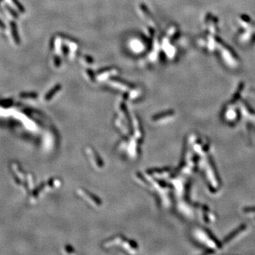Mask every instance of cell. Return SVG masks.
<instances>
[{
    "label": "cell",
    "mask_w": 255,
    "mask_h": 255,
    "mask_svg": "<svg viewBox=\"0 0 255 255\" xmlns=\"http://www.w3.org/2000/svg\"><path fill=\"white\" fill-rule=\"evenodd\" d=\"M110 79L112 81H114V82H118V83L123 84V85H125L126 86H127L128 87H130V88L133 87V86L131 84H129L128 82H126V81H125V80H123L121 78H118V77H111Z\"/></svg>",
    "instance_id": "2"
},
{
    "label": "cell",
    "mask_w": 255,
    "mask_h": 255,
    "mask_svg": "<svg viewBox=\"0 0 255 255\" xmlns=\"http://www.w3.org/2000/svg\"><path fill=\"white\" fill-rule=\"evenodd\" d=\"M60 88H61V86H60V85H56V86H55V87H54V88L53 89H52V91H50V93H48V94H47L46 99H50V98H51L52 96H53V94H55V93H56V92H58V91H59L60 89Z\"/></svg>",
    "instance_id": "3"
},
{
    "label": "cell",
    "mask_w": 255,
    "mask_h": 255,
    "mask_svg": "<svg viewBox=\"0 0 255 255\" xmlns=\"http://www.w3.org/2000/svg\"><path fill=\"white\" fill-rule=\"evenodd\" d=\"M140 7L141 10H142V12H143V14H145V16H146L147 18H148V19L150 21H154V19H153V17L152 16V14H151V13H150V10L148 9V8L146 7V5L144 4H140Z\"/></svg>",
    "instance_id": "1"
},
{
    "label": "cell",
    "mask_w": 255,
    "mask_h": 255,
    "mask_svg": "<svg viewBox=\"0 0 255 255\" xmlns=\"http://www.w3.org/2000/svg\"><path fill=\"white\" fill-rule=\"evenodd\" d=\"M112 69V68H110V67H107L106 68V69H100V70H99L98 71V74H102V73H104V72H109V71H110V70H111Z\"/></svg>",
    "instance_id": "6"
},
{
    "label": "cell",
    "mask_w": 255,
    "mask_h": 255,
    "mask_svg": "<svg viewBox=\"0 0 255 255\" xmlns=\"http://www.w3.org/2000/svg\"><path fill=\"white\" fill-rule=\"evenodd\" d=\"M87 72L89 78L91 79V80L92 81H94L95 80V74H94V72H93L91 69H87Z\"/></svg>",
    "instance_id": "4"
},
{
    "label": "cell",
    "mask_w": 255,
    "mask_h": 255,
    "mask_svg": "<svg viewBox=\"0 0 255 255\" xmlns=\"http://www.w3.org/2000/svg\"><path fill=\"white\" fill-rule=\"evenodd\" d=\"M85 59L87 61V63H89V64H92L93 62H94L92 58H91L90 56H88V55H85Z\"/></svg>",
    "instance_id": "5"
}]
</instances>
